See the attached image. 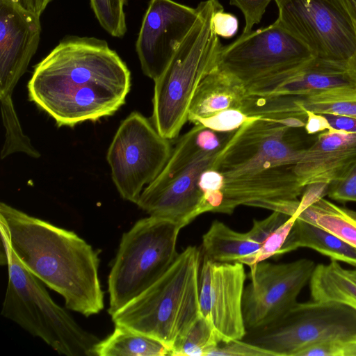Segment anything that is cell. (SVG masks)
Masks as SVG:
<instances>
[{"instance_id":"1","label":"cell","mask_w":356,"mask_h":356,"mask_svg":"<svg viewBox=\"0 0 356 356\" xmlns=\"http://www.w3.org/2000/svg\"><path fill=\"white\" fill-rule=\"evenodd\" d=\"M131 73L107 42L66 35L34 69L29 99L58 127L113 115L125 102Z\"/></svg>"},{"instance_id":"2","label":"cell","mask_w":356,"mask_h":356,"mask_svg":"<svg viewBox=\"0 0 356 356\" xmlns=\"http://www.w3.org/2000/svg\"><path fill=\"white\" fill-rule=\"evenodd\" d=\"M293 116H253L236 131L213 162L222 176V203L217 213L241 205L297 200L302 186L293 171L303 151Z\"/></svg>"},{"instance_id":"3","label":"cell","mask_w":356,"mask_h":356,"mask_svg":"<svg viewBox=\"0 0 356 356\" xmlns=\"http://www.w3.org/2000/svg\"><path fill=\"white\" fill-rule=\"evenodd\" d=\"M0 219L8 227L10 245L21 263L59 293L67 309L86 317L102 311L99 250L75 232L4 202L0 204Z\"/></svg>"},{"instance_id":"4","label":"cell","mask_w":356,"mask_h":356,"mask_svg":"<svg viewBox=\"0 0 356 356\" xmlns=\"http://www.w3.org/2000/svg\"><path fill=\"white\" fill-rule=\"evenodd\" d=\"M201 249L189 245L151 286L111 315L114 325L152 337L170 354L202 316Z\"/></svg>"},{"instance_id":"5","label":"cell","mask_w":356,"mask_h":356,"mask_svg":"<svg viewBox=\"0 0 356 356\" xmlns=\"http://www.w3.org/2000/svg\"><path fill=\"white\" fill-rule=\"evenodd\" d=\"M234 133L194 124L178 140L160 174L143 189L136 203L138 207L180 230L200 215L210 212L198 181Z\"/></svg>"},{"instance_id":"6","label":"cell","mask_w":356,"mask_h":356,"mask_svg":"<svg viewBox=\"0 0 356 356\" xmlns=\"http://www.w3.org/2000/svg\"><path fill=\"white\" fill-rule=\"evenodd\" d=\"M197 8L195 23L154 80L152 122L158 132L169 140L177 138L188 121L195 92L216 66L222 47L213 27V17L222 6L218 0H205Z\"/></svg>"},{"instance_id":"7","label":"cell","mask_w":356,"mask_h":356,"mask_svg":"<svg viewBox=\"0 0 356 356\" xmlns=\"http://www.w3.org/2000/svg\"><path fill=\"white\" fill-rule=\"evenodd\" d=\"M7 267L8 281L1 315L60 355L94 356L100 339L53 300L44 284L21 263L10 243Z\"/></svg>"},{"instance_id":"8","label":"cell","mask_w":356,"mask_h":356,"mask_svg":"<svg viewBox=\"0 0 356 356\" xmlns=\"http://www.w3.org/2000/svg\"><path fill=\"white\" fill-rule=\"evenodd\" d=\"M180 229L149 216L122 234L108 277L111 316L155 282L178 255Z\"/></svg>"},{"instance_id":"9","label":"cell","mask_w":356,"mask_h":356,"mask_svg":"<svg viewBox=\"0 0 356 356\" xmlns=\"http://www.w3.org/2000/svg\"><path fill=\"white\" fill-rule=\"evenodd\" d=\"M314 58L302 42L275 21L222 46L216 67L239 81L248 95L264 96Z\"/></svg>"},{"instance_id":"10","label":"cell","mask_w":356,"mask_h":356,"mask_svg":"<svg viewBox=\"0 0 356 356\" xmlns=\"http://www.w3.org/2000/svg\"><path fill=\"white\" fill-rule=\"evenodd\" d=\"M356 338V310L332 301L297 302L277 321L248 330L243 340L273 356H298L314 343Z\"/></svg>"},{"instance_id":"11","label":"cell","mask_w":356,"mask_h":356,"mask_svg":"<svg viewBox=\"0 0 356 356\" xmlns=\"http://www.w3.org/2000/svg\"><path fill=\"white\" fill-rule=\"evenodd\" d=\"M169 140L138 112L131 113L121 122L106 159L124 200L136 204L143 187L160 174L172 153Z\"/></svg>"},{"instance_id":"12","label":"cell","mask_w":356,"mask_h":356,"mask_svg":"<svg viewBox=\"0 0 356 356\" xmlns=\"http://www.w3.org/2000/svg\"><path fill=\"white\" fill-rule=\"evenodd\" d=\"M276 19L314 57L348 63L356 48L352 19L343 0H275Z\"/></svg>"},{"instance_id":"13","label":"cell","mask_w":356,"mask_h":356,"mask_svg":"<svg viewBox=\"0 0 356 356\" xmlns=\"http://www.w3.org/2000/svg\"><path fill=\"white\" fill-rule=\"evenodd\" d=\"M315 264L300 259L283 264L262 261L250 267V283L244 288L243 314L246 330L268 325L285 315L309 282Z\"/></svg>"},{"instance_id":"14","label":"cell","mask_w":356,"mask_h":356,"mask_svg":"<svg viewBox=\"0 0 356 356\" xmlns=\"http://www.w3.org/2000/svg\"><path fill=\"white\" fill-rule=\"evenodd\" d=\"M198 8L173 0H149L136 42L145 75L156 80L198 17Z\"/></svg>"},{"instance_id":"15","label":"cell","mask_w":356,"mask_h":356,"mask_svg":"<svg viewBox=\"0 0 356 356\" xmlns=\"http://www.w3.org/2000/svg\"><path fill=\"white\" fill-rule=\"evenodd\" d=\"M39 16L20 0H0V101L1 115L15 113L12 93L40 42Z\"/></svg>"},{"instance_id":"16","label":"cell","mask_w":356,"mask_h":356,"mask_svg":"<svg viewBox=\"0 0 356 356\" xmlns=\"http://www.w3.org/2000/svg\"><path fill=\"white\" fill-rule=\"evenodd\" d=\"M209 318L220 344L243 339L247 330L243 314L246 274L243 264L209 259Z\"/></svg>"},{"instance_id":"17","label":"cell","mask_w":356,"mask_h":356,"mask_svg":"<svg viewBox=\"0 0 356 356\" xmlns=\"http://www.w3.org/2000/svg\"><path fill=\"white\" fill-rule=\"evenodd\" d=\"M356 167V133L329 129L318 134L306 147L293 171L300 184H333Z\"/></svg>"},{"instance_id":"18","label":"cell","mask_w":356,"mask_h":356,"mask_svg":"<svg viewBox=\"0 0 356 356\" xmlns=\"http://www.w3.org/2000/svg\"><path fill=\"white\" fill-rule=\"evenodd\" d=\"M262 243V237L254 227L239 232L216 220L202 236L201 251L202 257L212 261L238 262L250 267L256 264Z\"/></svg>"},{"instance_id":"19","label":"cell","mask_w":356,"mask_h":356,"mask_svg":"<svg viewBox=\"0 0 356 356\" xmlns=\"http://www.w3.org/2000/svg\"><path fill=\"white\" fill-rule=\"evenodd\" d=\"M248 95L245 86L216 66L197 86L191 102L188 121L208 118L227 108H242Z\"/></svg>"},{"instance_id":"20","label":"cell","mask_w":356,"mask_h":356,"mask_svg":"<svg viewBox=\"0 0 356 356\" xmlns=\"http://www.w3.org/2000/svg\"><path fill=\"white\" fill-rule=\"evenodd\" d=\"M300 248L312 249L331 260L356 268L355 248L325 229L296 218L280 255Z\"/></svg>"},{"instance_id":"21","label":"cell","mask_w":356,"mask_h":356,"mask_svg":"<svg viewBox=\"0 0 356 356\" xmlns=\"http://www.w3.org/2000/svg\"><path fill=\"white\" fill-rule=\"evenodd\" d=\"M309 284L312 300L337 302L356 310V279L339 261L316 265Z\"/></svg>"},{"instance_id":"22","label":"cell","mask_w":356,"mask_h":356,"mask_svg":"<svg viewBox=\"0 0 356 356\" xmlns=\"http://www.w3.org/2000/svg\"><path fill=\"white\" fill-rule=\"evenodd\" d=\"M170 351L159 341L122 325L99 340L94 356H166Z\"/></svg>"},{"instance_id":"23","label":"cell","mask_w":356,"mask_h":356,"mask_svg":"<svg viewBox=\"0 0 356 356\" xmlns=\"http://www.w3.org/2000/svg\"><path fill=\"white\" fill-rule=\"evenodd\" d=\"M293 216L325 229L356 248V211L321 198Z\"/></svg>"},{"instance_id":"24","label":"cell","mask_w":356,"mask_h":356,"mask_svg":"<svg viewBox=\"0 0 356 356\" xmlns=\"http://www.w3.org/2000/svg\"><path fill=\"white\" fill-rule=\"evenodd\" d=\"M302 112L333 114L356 118V87L332 88L314 94L296 96Z\"/></svg>"},{"instance_id":"25","label":"cell","mask_w":356,"mask_h":356,"mask_svg":"<svg viewBox=\"0 0 356 356\" xmlns=\"http://www.w3.org/2000/svg\"><path fill=\"white\" fill-rule=\"evenodd\" d=\"M220 342L211 325L201 316L184 340L171 352L172 356H209Z\"/></svg>"},{"instance_id":"26","label":"cell","mask_w":356,"mask_h":356,"mask_svg":"<svg viewBox=\"0 0 356 356\" xmlns=\"http://www.w3.org/2000/svg\"><path fill=\"white\" fill-rule=\"evenodd\" d=\"M127 0H90V7L101 26L111 36L122 38L127 26L124 6Z\"/></svg>"},{"instance_id":"27","label":"cell","mask_w":356,"mask_h":356,"mask_svg":"<svg viewBox=\"0 0 356 356\" xmlns=\"http://www.w3.org/2000/svg\"><path fill=\"white\" fill-rule=\"evenodd\" d=\"M240 108H227L208 118H197L190 122L202 124L217 132H232L238 129L248 119Z\"/></svg>"},{"instance_id":"28","label":"cell","mask_w":356,"mask_h":356,"mask_svg":"<svg viewBox=\"0 0 356 356\" xmlns=\"http://www.w3.org/2000/svg\"><path fill=\"white\" fill-rule=\"evenodd\" d=\"M198 186L210 212L217 213L223 200L222 175L217 170L211 167L202 173Z\"/></svg>"},{"instance_id":"29","label":"cell","mask_w":356,"mask_h":356,"mask_svg":"<svg viewBox=\"0 0 356 356\" xmlns=\"http://www.w3.org/2000/svg\"><path fill=\"white\" fill-rule=\"evenodd\" d=\"M271 1L273 0H229V3L238 8L243 14L245 26L243 34L251 32L252 27L260 22Z\"/></svg>"},{"instance_id":"30","label":"cell","mask_w":356,"mask_h":356,"mask_svg":"<svg viewBox=\"0 0 356 356\" xmlns=\"http://www.w3.org/2000/svg\"><path fill=\"white\" fill-rule=\"evenodd\" d=\"M273 356V355L243 339L221 343L214 348L209 356Z\"/></svg>"},{"instance_id":"31","label":"cell","mask_w":356,"mask_h":356,"mask_svg":"<svg viewBox=\"0 0 356 356\" xmlns=\"http://www.w3.org/2000/svg\"><path fill=\"white\" fill-rule=\"evenodd\" d=\"M327 195L341 202H356V167L343 179L331 184Z\"/></svg>"},{"instance_id":"32","label":"cell","mask_w":356,"mask_h":356,"mask_svg":"<svg viewBox=\"0 0 356 356\" xmlns=\"http://www.w3.org/2000/svg\"><path fill=\"white\" fill-rule=\"evenodd\" d=\"M330 187V184L326 182H314L306 185L301 194L300 200L298 201L293 215L327 195Z\"/></svg>"},{"instance_id":"33","label":"cell","mask_w":356,"mask_h":356,"mask_svg":"<svg viewBox=\"0 0 356 356\" xmlns=\"http://www.w3.org/2000/svg\"><path fill=\"white\" fill-rule=\"evenodd\" d=\"M213 27L218 36L229 38L236 33L238 21L235 15L225 13L224 8H222L216 11L213 17Z\"/></svg>"},{"instance_id":"34","label":"cell","mask_w":356,"mask_h":356,"mask_svg":"<svg viewBox=\"0 0 356 356\" xmlns=\"http://www.w3.org/2000/svg\"><path fill=\"white\" fill-rule=\"evenodd\" d=\"M340 342L326 341L316 343L303 349L298 356H339Z\"/></svg>"},{"instance_id":"35","label":"cell","mask_w":356,"mask_h":356,"mask_svg":"<svg viewBox=\"0 0 356 356\" xmlns=\"http://www.w3.org/2000/svg\"><path fill=\"white\" fill-rule=\"evenodd\" d=\"M307 120L304 129L307 134H315L331 129L329 122L323 114L306 111Z\"/></svg>"},{"instance_id":"36","label":"cell","mask_w":356,"mask_h":356,"mask_svg":"<svg viewBox=\"0 0 356 356\" xmlns=\"http://www.w3.org/2000/svg\"><path fill=\"white\" fill-rule=\"evenodd\" d=\"M327 118L332 129L356 133V118L333 114H323Z\"/></svg>"},{"instance_id":"37","label":"cell","mask_w":356,"mask_h":356,"mask_svg":"<svg viewBox=\"0 0 356 356\" xmlns=\"http://www.w3.org/2000/svg\"><path fill=\"white\" fill-rule=\"evenodd\" d=\"M353 21L356 38V0H343ZM347 72L352 83L356 87V48L347 63Z\"/></svg>"},{"instance_id":"38","label":"cell","mask_w":356,"mask_h":356,"mask_svg":"<svg viewBox=\"0 0 356 356\" xmlns=\"http://www.w3.org/2000/svg\"><path fill=\"white\" fill-rule=\"evenodd\" d=\"M29 10L40 17L52 0H20Z\"/></svg>"},{"instance_id":"39","label":"cell","mask_w":356,"mask_h":356,"mask_svg":"<svg viewBox=\"0 0 356 356\" xmlns=\"http://www.w3.org/2000/svg\"><path fill=\"white\" fill-rule=\"evenodd\" d=\"M341 356H356V338L340 344Z\"/></svg>"},{"instance_id":"40","label":"cell","mask_w":356,"mask_h":356,"mask_svg":"<svg viewBox=\"0 0 356 356\" xmlns=\"http://www.w3.org/2000/svg\"><path fill=\"white\" fill-rule=\"evenodd\" d=\"M350 273L356 279V268L355 269L349 270Z\"/></svg>"}]
</instances>
